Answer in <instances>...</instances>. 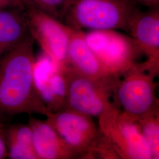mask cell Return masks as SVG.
I'll return each mask as SVG.
<instances>
[{"label":"cell","mask_w":159,"mask_h":159,"mask_svg":"<svg viewBox=\"0 0 159 159\" xmlns=\"http://www.w3.org/2000/svg\"><path fill=\"white\" fill-rule=\"evenodd\" d=\"M23 0H0V10L6 9H24Z\"/></svg>","instance_id":"cell-17"},{"label":"cell","mask_w":159,"mask_h":159,"mask_svg":"<svg viewBox=\"0 0 159 159\" xmlns=\"http://www.w3.org/2000/svg\"><path fill=\"white\" fill-rule=\"evenodd\" d=\"M4 137L10 159H39L35 153L33 133L28 125L16 123L5 127Z\"/></svg>","instance_id":"cell-14"},{"label":"cell","mask_w":159,"mask_h":159,"mask_svg":"<svg viewBox=\"0 0 159 159\" xmlns=\"http://www.w3.org/2000/svg\"><path fill=\"white\" fill-rule=\"evenodd\" d=\"M100 130L108 138L119 159H152L136 117L121 110Z\"/></svg>","instance_id":"cell-8"},{"label":"cell","mask_w":159,"mask_h":159,"mask_svg":"<svg viewBox=\"0 0 159 159\" xmlns=\"http://www.w3.org/2000/svg\"><path fill=\"white\" fill-rule=\"evenodd\" d=\"M46 120L77 158H87L100 133L92 117L66 108L51 113Z\"/></svg>","instance_id":"cell-7"},{"label":"cell","mask_w":159,"mask_h":159,"mask_svg":"<svg viewBox=\"0 0 159 159\" xmlns=\"http://www.w3.org/2000/svg\"><path fill=\"white\" fill-rule=\"evenodd\" d=\"M136 41L147 60L144 68L157 75L159 70V8L143 11L136 7L131 16L127 31Z\"/></svg>","instance_id":"cell-11"},{"label":"cell","mask_w":159,"mask_h":159,"mask_svg":"<svg viewBox=\"0 0 159 159\" xmlns=\"http://www.w3.org/2000/svg\"><path fill=\"white\" fill-rule=\"evenodd\" d=\"M136 7L133 0H71L63 21L70 27L81 30L127 31Z\"/></svg>","instance_id":"cell-2"},{"label":"cell","mask_w":159,"mask_h":159,"mask_svg":"<svg viewBox=\"0 0 159 159\" xmlns=\"http://www.w3.org/2000/svg\"><path fill=\"white\" fill-rule=\"evenodd\" d=\"M67 64L75 73L102 83L111 89L114 93L120 79L104 67L88 46L84 32L79 29L70 27Z\"/></svg>","instance_id":"cell-9"},{"label":"cell","mask_w":159,"mask_h":159,"mask_svg":"<svg viewBox=\"0 0 159 159\" xmlns=\"http://www.w3.org/2000/svg\"><path fill=\"white\" fill-rule=\"evenodd\" d=\"M88 46L110 73L121 77L138 64L144 55L131 36L113 30H90L84 33Z\"/></svg>","instance_id":"cell-4"},{"label":"cell","mask_w":159,"mask_h":159,"mask_svg":"<svg viewBox=\"0 0 159 159\" xmlns=\"http://www.w3.org/2000/svg\"><path fill=\"white\" fill-rule=\"evenodd\" d=\"M29 125L33 133L35 153L39 159L77 158L56 130L48 121L30 116Z\"/></svg>","instance_id":"cell-12"},{"label":"cell","mask_w":159,"mask_h":159,"mask_svg":"<svg viewBox=\"0 0 159 159\" xmlns=\"http://www.w3.org/2000/svg\"><path fill=\"white\" fill-rule=\"evenodd\" d=\"M5 127L6 126L3 124L2 121L0 120V159L8 157V151L4 137Z\"/></svg>","instance_id":"cell-18"},{"label":"cell","mask_w":159,"mask_h":159,"mask_svg":"<svg viewBox=\"0 0 159 159\" xmlns=\"http://www.w3.org/2000/svg\"><path fill=\"white\" fill-rule=\"evenodd\" d=\"M152 159H159V109L137 118Z\"/></svg>","instance_id":"cell-15"},{"label":"cell","mask_w":159,"mask_h":159,"mask_svg":"<svg viewBox=\"0 0 159 159\" xmlns=\"http://www.w3.org/2000/svg\"><path fill=\"white\" fill-rule=\"evenodd\" d=\"M24 4L30 32L34 40L43 52L59 67L67 68L70 27L28 2H24Z\"/></svg>","instance_id":"cell-6"},{"label":"cell","mask_w":159,"mask_h":159,"mask_svg":"<svg viewBox=\"0 0 159 159\" xmlns=\"http://www.w3.org/2000/svg\"><path fill=\"white\" fill-rule=\"evenodd\" d=\"M34 40L30 34L0 58V120L27 114L51 113L34 81Z\"/></svg>","instance_id":"cell-1"},{"label":"cell","mask_w":159,"mask_h":159,"mask_svg":"<svg viewBox=\"0 0 159 159\" xmlns=\"http://www.w3.org/2000/svg\"><path fill=\"white\" fill-rule=\"evenodd\" d=\"M68 90L66 107L92 117H97L100 128L119 113L114 91L102 83L75 73L67 67Z\"/></svg>","instance_id":"cell-3"},{"label":"cell","mask_w":159,"mask_h":159,"mask_svg":"<svg viewBox=\"0 0 159 159\" xmlns=\"http://www.w3.org/2000/svg\"><path fill=\"white\" fill-rule=\"evenodd\" d=\"M30 34L24 9L0 10V58Z\"/></svg>","instance_id":"cell-13"},{"label":"cell","mask_w":159,"mask_h":159,"mask_svg":"<svg viewBox=\"0 0 159 159\" xmlns=\"http://www.w3.org/2000/svg\"><path fill=\"white\" fill-rule=\"evenodd\" d=\"M63 22L71 0H23Z\"/></svg>","instance_id":"cell-16"},{"label":"cell","mask_w":159,"mask_h":159,"mask_svg":"<svg viewBox=\"0 0 159 159\" xmlns=\"http://www.w3.org/2000/svg\"><path fill=\"white\" fill-rule=\"evenodd\" d=\"M154 74L144 70L139 63L120 79L114 93L121 111L139 117L159 108Z\"/></svg>","instance_id":"cell-5"},{"label":"cell","mask_w":159,"mask_h":159,"mask_svg":"<svg viewBox=\"0 0 159 159\" xmlns=\"http://www.w3.org/2000/svg\"><path fill=\"white\" fill-rule=\"evenodd\" d=\"M67 68H61L44 52L35 60L34 76L38 93L51 113L66 107Z\"/></svg>","instance_id":"cell-10"},{"label":"cell","mask_w":159,"mask_h":159,"mask_svg":"<svg viewBox=\"0 0 159 159\" xmlns=\"http://www.w3.org/2000/svg\"><path fill=\"white\" fill-rule=\"evenodd\" d=\"M137 5L140 4L148 8H159V0H133Z\"/></svg>","instance_id":"cell-19"}]
</instances>
